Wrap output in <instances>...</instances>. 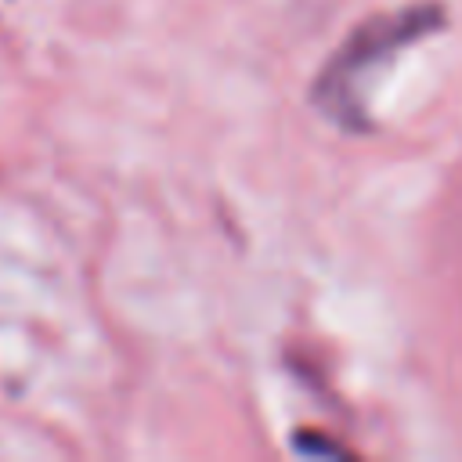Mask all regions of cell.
<instances>
[{
	"label": "cell",
	"mask_w": 462,
	"mask_h": 462,
	"mask_svg": "<svg viewBox=\"0 0 462 462\" xmlns=\"http://www.w3.org/2000/svg\"><path fill=\"white\" fill-rule=\"evenodd\" d=\"M440 25H444V11L437 4H415V7L361 22L314 79V90H310L314 105L343 130H368V108H365L368 76L383 61H390L397 51L437 32Z\"/></svg>",
	"instance_id": "obj_1"
},
{
	"label": "cell",
	"mask_w": 462,
	"mask_h": 462,
	"mask_svg": "<svg viewBox=\"0 0 462 462\" xmlns=\"http://www.w3.org/2000/svg\"><path fill=\"white\" fill-rule=\"evenodd\" d=\"M296 451H303V455H343V448H336V444L321 440V437H318V433H310V430H303V433L296 437Z\"/></svg>",
	"instance_id": "obj_2"
}]
</instances>
